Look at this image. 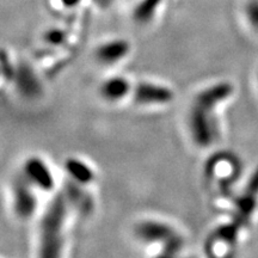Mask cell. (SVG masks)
I'll use <instances>...</instances> for the list:
<instances>
[{"mask_svg": "<svg viewBox=\"0 0 258 258\" xmlns=\"http://www.w3.org/2000/svg\"><path fill=\"white\" fill-rule=\"evenodd\" d=\"M66 195L72 211H78L83 214H89L93 209V200L88 192V186H83L69 180L66 189L62 190Z\"/></svg>", "mask_w": 258, "mask_h": 258, "instance_id": "12", "label": "cell"}, {"mask_svg": "<svg viewBox=\"0 0 258 258\" xmlns=\"http://www.w3.org/2000/svg\"><path fill=\"white\" fill-rule=\"evenodd\" d=\"M243 17L251 30L258 32V0H246L244 3Z\"/></svg>", "mask_w": 258, "mask_h": 258, "instance_id": "14", "label": "cell"}, {"mask_svg": "<svg viewBox=\"0 0 258 258\" xmlns=\"http://www.w3.org/2000/svg\"><path fill=\"white\" fill-rule=\"evenodd\" d=\"M133 232L139 243L159 246L160 256H177L184 247L183 235L171 222L161 219H143L135 224Z\"/></svg>", "mask_w": 258, "mask_h": 258, "instance_id": "3", "label": "cell"}, {"mask_svg": "<svg viewBox=\"0 0 258 258\" xmlns=\"http://www.w3.org/2000/svg\"><path fill=\"white\" fill-rule=\"evenodd\" d=\"M220 108L194 97L186 114V129L191 143L201 150H208L220 138L218 110Z\"/></svg>", "mask_w": 258, "mask_h": 258, "instance_id": "2", "label": "cell"}, {"mask_svg": "<svg viewBox=\"0 0 258 258\" xmlns=\"http://www.w3.org/2000/svg\"><path fill=\"white\" fill-rule=\"evenodd\" d=\"M90 2H91L97 9L108 10L110 9L111 6H114L117 0H90Z\"/></svg>", "mask_w": 258, "mask_h": 258, "instance_id": "16", "label": "cell"}, {"mask_svg": "<svg viewBox=\"0 0 258 258\" xmlns=\"http://www.w3.org/2000/svg\"><path fill=\"white\" fill-rule=\"evenodd\" d=\"M21 173L40 192H53L56 189L55 175L43 158L28 157L22 165Z\"/></svg>", "mask_w": 258, "mask_h": 258, "instance_id": "7", "label": "cell"}, {"mask_svg": "<svg viewBox=\"0 0 258 258\" xmlns=\"http://www.w3.org/2000/svg\"><path fill=\"white\" fill-rule=\"evenodd\" d=\"M134 84L128 77L122 74H112L104 78L98 86V95L108 104H118L124 99L131 98Z\"/></svg>", "mask_w": 258, "mask_h": 258, "instance_id": "9", "label": "cell"}, {"mask_svg": "<svg viewBox=\"0 0 258 258\" xmlns=\"http://www.w3.org/2000/svg\"><path fill=\"white\" fill-rule=\"evenodd\" d=\"M131 99L144 108H157L169 105L175 101V92L166 84L153 80H141L134 84Z\"/></svg>", "mask_w": 258, "mask_h": 258, "instance_id": "5", "label": "cell"}, {"mask_svg": "<svg viewBox=\"0 0 258 258\" xmlns=\"http://www.w3.org/2000/svg\"><path fill=\"white\" fill-rule=\"evenodd\" d=\"M165 2L166 0H135L132 3V21L140 27L152 24L160 15Z\"/></svg>", "mask_w": 258, "mask_h": 258, "instance_id": "10", "label": "cell"}, {"mask_svg": "<svg viewBox=\"0 0 258 258\" xmlns=\"http://www.w3.org/2000/svg\"><path fill=\"white\" fill-rule=\"evenodd\" d=\"M72 208L62 190L56 192L38 220L37 254L42 258L62 256L66 244L67 222Z\"/></svg>", "mask_w": 258, "mask_h": 258, "instance_id": "1", "label": "cell"}, {"mask_svg": "<svg viewBox=\"0 0 258 258\" xmlns=\"http://www.w3.org/2000/svg\"><path fill=\"white\" fill-rule=\"evenodd\" d=\"M132 53V43L125 37H110L98 43L93 50L96 62L112 67L123 61Z\"/></svg>", "mask_w": 258, "mask_h": 258, "instance_id": "8", "label": "cell"}, {"mask_svg": "<svg viewBox=\"0 0 258 258\" xmlns=\"http://www.w3.org/2000/svg\"><path fill=\"white\" fill-rule=\"evenodd\" d=\"M63 170L69 180L79 185L90 186L96 179L93 167L82 158L69 157L63 161Z\"/></svg>", "mask_w": 258, "mask_h": 258, "instance_id": "11", "label": "cell"}, {"mask_svg": "<svg viewBox=\"0 0 258 258\" xmlns=\"http://www.w3.org/2000/svg\"><path fill=\"white\" fill-rule=\"evenodd\" d=\"M16 70V62H14L10 56L6 54V50L3 49L2 53V76L3 78L8 80L9 83H11L12 78H14Z\"/></svg>", "mask_w": 258, "mask_h": 258, "instance_id": "15", "label": "cell"}, {"mask_svg": "<svg viewBox=\"0 0 258 258\" xmlns=\"http://www.w3.org/2000/svg\"><path fill=\"white\" fill-rule=\"evenodd\" d=\"M257 83H258V77H257Z\"/></svg>", "mask_w": 258, "mask_h": 258, "instance_id": "19", "label": "cell"}, {"mask_svg": "<svg viewBox=\"0 0 258 258\" xmlns=\"http://www.w3.org/2000/svg\"><path fill=\"white\" fill-rule=\"evenodd\" d=\"M42 40L47 46L57 48L63 46L67 40V31L63 28L51 27L48 28L42 35Z\"/></svg>", "mask_w": 258, "mask_h": 258, "instance_id": "13", "label": "cell"}, {"mask_svg": "<svg viewBox=\"0 0 258 258\" xmlns=\"http://www.w3.org/2000/svg\"><path fill=\"white\" fill-rule=\"evenodd\" d=\"M38 190L19 172L11 183V208L16 218L30 220L38 211Z\"/></svg>", "mask_w": 258, "mask_h": 258, "instance_id": "4", "label": "cell"}, {"mask_svg": "<svg viewBox=\"0 0 258 258\" xmlns=\"http://www.w3.org/2000/svg\"><path fill=\"white\" fill-rule=\"evenodd\" d=\"M57 4H59L61 8L67 9V10H73L82 4L84 0H56Z\"/></svg>", "mask_w": 258, "mask_h": 258, "instance_id": "17", "label": "cell"}, {"mask_svg": "<svg viewBox=\"0 0 258 258\" xmlns=\"http://www.w3.org/2000/svg\"><path fill=\"white\" fill-rule=\"evenodd\" d=\"M127 2H129V3H131V4H132V3L135 2V0H127Z\"/></svg>", "mask_w": 258, "mask_h": 258, "instance_id": "18", "label": "cell"}, {"mask_svg": "<svg viewBox=\"0 0 258 258\" xmlns=\"http://www.w3.org/2000/svg\"><path fill=\"white\" fill-rule=\"evenodd\" d=\"M11 84H14L16 92L19 97L27 101H36L44 92V86L40 74L27 61L16 62V70Z\"/></svg>", "mask_w": 258, "mask_h": 258, "instance_id": "6", "label": "cell"}]
</instances>
